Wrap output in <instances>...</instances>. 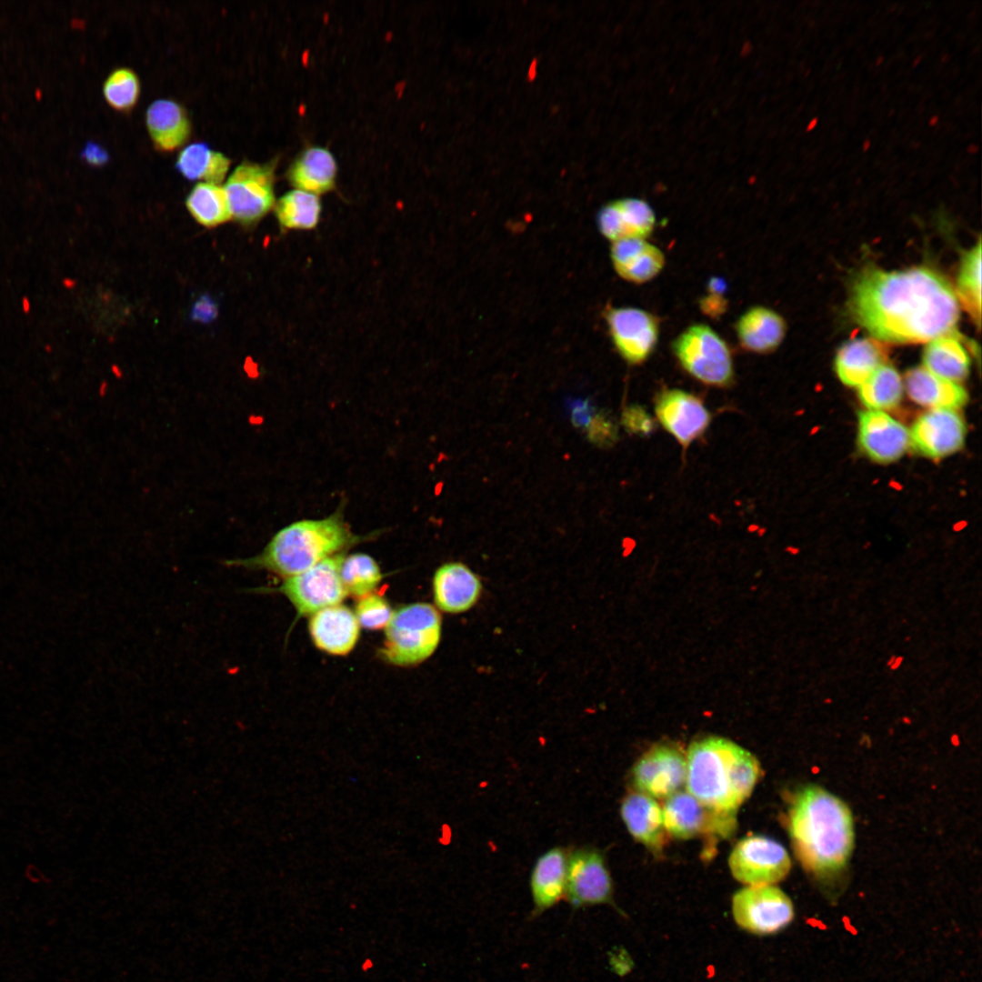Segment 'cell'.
I'll return each mask as SVG.
<instances>
[{
	"label": "cell",
	"instance_id": "6",
	"mask_svg": "<svg viewBox=\"0 0 982 982\" xmlns=\"http://www.w3.org/2000/svg\"><path fill=\"white\" fill-rule=\"evenodd\" d=\"M677 362L692 377L708 386H727L734 378L730 348L713 328L694 324L672 342Z\"/></svg>",
	"mask_w": 982,
	"mask_h": 982
},
{
	"label": "cell",
	"instance_id": "15",
	"mask_svg": "<svg viewBox=\"0 0 982 982\" xmlns=\"http://www.w3.org/2000/svg\"><path fill=\"white\" fill-rule=\"evenodd\" d=\"M910 435V445L929 458H942L959 450L966 436V426L954 409H928L917 417Z\"/></svg>",
	"mask_w": 982,
	"mask_h": 982
},
{
	"label": "cell",
	"instance_id": "19",
	"mask_svg": "<svg viewBox=\"0 0 982 982\" xmlns=\"http://www.w3.org/2000/svg\"><path fill=\"white\" fill-rule=\"evenodd\" d=\"M656 215L650 205L636 197H625L602 206L597 214L600 233L612 242L646 239L654 231Z\"/></svg>",
	"mask_w": 982,
	"mask_h": 982
},
{
	"label": "cell",
	"instance_id": "24",
	"mask_svg": "<svg viewBox=\"0 0 982 982\" xmlns=\"http://www.w3.org/2000/svg\"><path fill=\"white\" fill-rule=\"evenodd\" d=\"M146 128L155 149L172 152L184 145L192 134V122L183 105L175 100L153 101L145 113Z\"/></svg>",
	"mask_w": 982,
	"mask_h": 982
},
{
	"label": "cell",
	"instance_id": "45",
	"mask_svg": "<svg viewBox=\"0 0 982 982\" xmlns=\"http://www.w3.org/2000/svg\"><path fill=\"white\" fill-rule=\"evenodd\" d=\"M22 309H23L24 313H25V314L29 313V311L31 309L30 301L28 299V297H26V296H24L22 298Z\"/></svg>",
	"mask_w": 982,
	"mask_h": 982
},
{
	"label": "cell",
	"instance_id": "3",
	"mask_svg": "<svg viewBox=\"0 0 982 982\" xmlns=\"http://www.w3.org/2000/svg\"><path fill=\"white\" fill-rule=\"evenodd\" d=\"M686 758V792L717 810L736 813L751 795L761 773L753 754L719 736L695 741Z\"/></svg>",
	"mask_w": 982,
	"mask_h": 982
},
{
	"label": "cell",
	"instance_id": "23",
	"mask_svg": "<svg viewBox=\"0 0 982 982\" xmlns=\"http://www.w3.org/2000/svg\"><path fill=\"white\" fill-rule=\"evenodd\" d=\"M610 256L617 275L627 282L644 284L660 274L664 253L646 239L626 238L612 243Z\"/></svg>",
	"mask_w": 982,
	"mask_h": 982
},
{
	"label": "cell",
	"instance_id": "4",
	"mask_svg": "<svg viewBox=\"0 0 982 982\" xmlns=\"http://www.w3.org/2000/svg\"><path fill=\"white\" fill-rule=\"evenodd\" d=\"M366 539L351 530L343 508L320 519H303L287 525L270 539L257 555L225 561L227 566L266 570L289 577L322 560L343 553Z\"/></svg>",
	"mask_w": 982,
	"mask_h": 982
},
{
	"label": "cell",
	"instance_id": "14",
	"mask_svg": "<svg viewBox=\"0 0 982 982\" xmlns=\"http://www.w3.org/2000/svg\"><path fill=\"white\" fill-rule=\"evenodd\" d=\"M686 758L676 747L658 744L635 763L632 780L635 787L652 797L667 798L686 782Z\"/></svg>",
	"mask_w": 982,
	"mask_h": 982
},
{
	"label": "cell",
	"instance_id": "13",
	"mask_svg": "<svg viewBox=\"0 0 982 982\" xmlns=\"http://www.w3.org/2000/svg\"><path fill=\"white\" fill-rule=\"evenodd\" d=\"M605 320L613 345L629 364L644 363L654 352L660 334L659 319L637 307H609Z\"/></svg>",
	"mask_w": 982,
	"mask_h": 982
},
{
	"label": "cell",
	"instance_id": "12",
	"mask_svg": "<svg viewBox=\"0 0 982 982\" xmlns=\"http://www.w3.org/2000/svg\"><path fill=\"white\" fill-rule=\"evenodd\" d=\"M614 886L604 853L591 846L568 850L565 898L575 909L613 904Z\"/></svg>",
	"mask_w": 982,
	"mask_h": 982
},
{
	"label": "cell",
	"instance_id": "35",
	"mask_svg": "<svg viewBox=\"0 0 982 982\" xmlns=\"http://www.w3.org/2000/svg\"><path fill=\"white\" fill-rule=\"evenodd\" d=\"M340 577L347 595L360 598L373 593L383 574L372 556L356 553L344 557Z\"/></svg>",
	"mask_w": 982,
	"mask_h": 982
},
{
	"label": "cell",
	"instance_id": "10",
	"mask_svg": "<svg viewBox=\"0 0 982 982\" xmlns=\"http://www.w3.org/2000/svg\"><path fill=\"white\" fill-rule=\"evenodd\" d=\"M728 866L733 877L740 883L767 886L787 877L791 860L780 843L767 837L753 835L736 843L729 855Z\"/></svg>",
	"mask_w": 982,
	"mask_h": 982
},
{
	"label": "cell",
	"instance_id": "41",
	"mask_svg": "<svg viewBox=\"0 0 982 982\" xmlns=\"http://www.w3.org/2000/svg\"><path fill=\"white\" fill-rule=\"evenodd\" d=\"M723 286L710 285L712 293L704 297L700 302V306L705 314L716 316L724 313L726 308V301L721 296V288Z\"/></svg>",
	"mask_w": 982,
	"mask_h": 982
},
{
	"label": "cell",
	"instance_id": "34",
	"mask_svg": "<svg viewBox=\"0 0 982 982\" xmlns=\"http://www.w3.org/2000/svg\"><path fill=\"white\" fill-rule=\"evenodd\" d=\"M981 241H977L962 257L956 296L973 320L980 326L981 319Z\"/></svg>",
	"mask_w": 982,
	"mask_h": 982
},
{
	"label": "cell",
	"instance_id": "44",
	"mask_svg": "<svg viewBox=\"0 0 982 982\" xmlns=\"http://www.w3.org/2000/svg\"><path fill=\"white\" fill-rule=\"evenodd\" d=\"M904 661V656H897L893 664L889 666L891 670L898 669Z\"/></svg>",
	"mask_w": 982,
	"mask_h": 982
},
{
	"label": "cell",
	"instance_id": "42",
	"mask_svg": "<svg viewBox=\"0 0 982 982\" xmlns=\"http://www.w3.org/2000/svg\"><path fill=\"white\" fill-rule=\"evenodd\" d=\"M82 159L94 166H102L109 161V154L101 145L88 141L80 153Z\"/></svg>",
	"mask_w": 982,
	"mask_h": 982
},
{
	"label": "cell",
	"instance_id": "46",
	"mask_svg": "<svg viewBox=\"0 0 982 982\" xmlns=\"http://www.w3.org/2000/svg\"><path fill=\"white\" fill-rule=\"evenodd\" d=\"M896 656H895V655H892V656H890V657H889V658L887 659V666H891V665L893 664V662L895 661V658H896Z\"/></svg>",
	"mask_w": 982,
	"mask_h": 982
},
{
	"label": "cell",
	"instance_id": "37",
	"mask_svg": "<svg viewBox=\"0 0 982 982\" xmlns=\"http://www.w3.org/2000/svg\"><path fill=\"white\" fill-rule=\"evenodd\" d=\"M355 615L359 626L367 629H379L387 626L393 610L385 597L370 593L358 598Z\"/></svg>",
	"mask_w": 982,
	"mask_h": 982
},
{
	"label": "cell",
	"instance_id": "33",
	"mask_svg": "<svg viewBox=\"0 0 982 982\" xmlns=\"http://www.w3.org/2000/svg\"><path fill=\"white\" fill-rule=\"evenodd\" d=\"M185 205L195 221L206 227L224 224L232 216L225 188L218 184H195L185 199Z\"/></svg>",
	"mask_w": 982,
	"mask_h": 982
},
{
	"label": "cell",
	"instance_id": "32",
	"mask_svg": "<svg viewBox=\"0 0 982 982\" xmlns=\"http://www.w3.org/2000/svg\"><path fill=\"white\" fill-rule=\"evenodd\" d=\"M857 389L859 399L867 409L886 412L899 404L904 383L897 370L884 363Z\"/></svg>",
	"mask_w": 982,
	"mask_h": 982
},
{
	"label": "cell",
	"instance_id": "9",
	"mask_svg": "<svg viewBox=\"0 0 982 982\" xmlns=\"http://www.w3.org/2000/svg\"><path fill=\"white\" fill-rule=\"evenodd\" d=\"M736 925L755 935H770L785 928L794 918L791 899L774 885L747 886L732 897Z\"/></svg>",
	"mask_w": 982,
	"mask_h": 982
},
{
	"label": "cell",
	"instance_id": "8",
	"mask_svg": "<svg viewBox=\"0 0 982 982\" xmlns=\"http://www.w3.org/2000/svg\"><path fill=\"white\" fill-rule=\"evenodd\" d=\"M344 554H336L311 568L289 577L275 588L286 596L299 616H312L328 606L339 605L347 596L340 577Z\"/></svg>",
	"mask_w": 982,
	"mask_h": 982
},
{
	"label": "cell",
	"instance_id": "31",
	"mask_svg": "<svg viewBox=\"0 0 982 982\" xmlns=\"http://www.w3.org/2000/svg\"><path fill=\"white\" fill-rule=\"evenodd\" d=\"M274 211L282 232L312 230L319 223L322 203L319 195L294 188L276 201Z\"/></svg>",
	"mask_w": 982,
	"mask_h": 982
},
{
	"label": "cell",
	"instance_id": "7",
	"mask_svg": "<svg viewBox=\"0 0 982 982\" xmlns=\"http://www.w3.org/2000/svg\"><path fill=\"white\" fill-rule=\"evenodd\" d=\"M279 156L265 163L244 160L224 186L233 218L244 225L258 223L276 203V169Z\"/></svg>",
	"mask_w": 982,
	"mask_h": 982
},
{
	"label": "cell",
	"instance_id": "26",
	"mask_svg": "<svg viewBox=\"0 0 982 982\" xmlns=\"http://www.w3.org/2000/svg\"><path fill=\"white\" fill-rule=\"evenodd\" d=\"M787 330L784 318L775 310L755 306L736 320L735 331L739 345L756 354H767L782 343Z\"/></svg>",
	"mask_w": 982,
	"mask_h": 982
},
{
	"label": "cell",
	"instance_id": "30",
	"mask_svg": "<svg viewBox=\"0 0 982 982\" xmlns=\"http://www.w3.org/2000/svg\"><path fill=\"white\" fill-rule=\"evenodd\" d=\"M923 366L934 375L959 383L969 372L970 358L960 342V336H947L927 343L923 354Z\"/></svg>",
	"mask_w": 982,
	"mask_h": 982
},
{
	"label": "cell",
	"instance_id": "25",
	"mask_svg": "<svg viewBox=\"0 0 982 982\" xmlns=\"http://www.w3.org/2000/svg\"><path fill=\"white\" fill-rule=\"evenodd\" d=\"M620 816L634 839L652 851L662 849L666 830L663 810L654 797L639 791L629 793L621 802Z\"/></svg>",
	"mask_w": 982,
	"mask_h": 982
},
{
	"label": "cell",
	"instance_id": "5",
	"mask_svg": "<svg viewBox=\"0 0 982 982\" xmlns=\"http://www.w3.org/2000/svg\"><path fill=\"white\" fill-rule=\"evenodd\" d=\"M442 634L439 610L428 603L403 606L386 626L381 656L399 666L420 664L436 650Z\"/></svg>",
	"mask_w": 982,
	"mask_h": 982
},
{
	"label": "cell",
	"instance_id": "22",
	"mask_svg": "<svg viewBox=\"0 0 982 982\" xmlns=\"http://www.w3.org/2000/svg\"><path fill=\"white\" fill-rule=\"evenodd\" d=\"M337 171V162L329 149L309 145L294 158L286 178L295 189L319 195L336 189Z\"/></svg>",
	"mask_w": 982,
	"mask_h": 982
},
{
	"label": "cell",
	"instance_id": "47",
	"mask_svg": "<svg viewBox=\"0 0 982 982\" xmlns=\"http://www.w3.org/2000/svg\"><path fill=\"white\" fill-rule=\"evenodd\" d=\"M817 118L813 119L812 122L810 123V125L807 127V129L811 130L812 128H814L817 125Z\"/></svg>",
	"mask_w": 982,
	"mask_h": 982
},
{
	"label": "cell",
	"instance_id": "17",
	"mask_svg": "<svg viewBox=\"0 0 982 982\" xmlns=\"http://www.w3.org/2000/svg\"><path fill=\"white\" fill-rule=\"evenodd\" d=\"M858 442L873 460L890 463L907 450L910 435L903 424L887 412L867 409L858 417Z\"/></svg>",
	"mask_w": 982,
	"mask_h": 982
},
{
	"label": "cell",
	"instance_id": "16",
	"mask_svg": "<svg viewBox=\"0 0 982 982\" xmlns=\"http://www.w3.org/2000/svg\"><path fill=\"white\" fill-rule=\"evenodd\" d=\"M655 409L664 428L685 447L703 435L710 423V414L701 399L680 389L661 392Z\"/></svg>",
	"mask_w": 982,
	"mask_h": 982
},
{
	"label": "cell",
	"instance_id": "2",
	"mask_svg": "<svg viewBox=\"0 0 982 982\" xmlns=\"http://www.w3.org/2000/svg\"><path fill=\"white\" fill-rule=\"evenodd\" d=\"M787 827L802 866L817 877L841 871L851 856L855 832L851 811L838 797L811 785L795 796Z\"/></svg>",
	"mask_w": 982,
	"mask_h": 982
},
{
	"label": "cell",
	"instance_id": "40",
	"mask_svg": "<svg viewBox=\"0 0 982 982\" xmlns=\"http://www.w3.org/2000/svg\"><path fill=\"white\" fill-rule=\"evenodd\" d=\"M217 314L218 308L215 300L208 295H202L193 304L190 317L194 321L207 324L215 319Z\"/></svg>",
	"mask_w": 982,
	"mask_h": 982
},
{
	"label": "cell",
	"instance_id": "43",
	"mask_svg": "<svg viewBox=\"0 0 982 982\" xmlns=\"http://www.w3.org/2000/svg\"><path fill=\"white\" fill-rule=\"evenodd\" d=\"M593 416L594 409L588 400H580L574 403L571 421L576 427L586 428Z\"/></svg>",
	"mask_w": 982,
	"mask_h": 982
},
{
	"label": "cell",
	"instance_id": "29",
	"mask_svg": "<svg viewBox=\"0 0 982 982\" xmlns=\"http://www.w3.org/2000/svg\"><path fill=\"white\" fill-rule=\"evenodd\" d=\"M231 159L205 142H194L180 150L176 170L188 180L220 184L226 176Z\"/></svg>",
	"mask_w": 982,
	"mask_h": 982
},
{
	"label": "cell",
	"instance_id": "36",
	"mask_svg": "<svg viewBox=\"0 0 982 982\" xmlns=\"http://www.w3.org/2000/svg\"><path fill=\"white\" fill-rule=\"evenodd\" d=\"M103 94L112 108L120 112H128L134 108L139 99V77L129 67L115 68L103 84Z\"/></svg>",
	"mask_w": 982,
	"mask_h": 982
},
{
	"label": "cell",
	"instance_id": "21",
	"mask_svg": "<svg viewBox=\"0 0 982 982\" xmlns=\"http://www.w3.org/2000/svg\"><path fill=\"white\" fill-rule=\"evenodd\" d=\"M309 632L315 645L331 655L343 656L356 646L359 624L356 615L346 606L336 605L312 615Z\"/></svg>",
	"mask_w": 982,
	"mask_h": 982
},
{
	"label": "cell",
	"instance_id": "48",
	"mask_svg": "<svg viewBox=\"0 0 982 982\" xmlns=\"http://www.w3.org/2000/svg\"><path fill=\"white\" fill-rule=\"evenodd\" d=\"M831 701H832V700H831L830 698H827V699L825 700V702H827V703H828V702H829V703H831Z\"/></svg>",
	"mask_w": 982,
	"mask_h": 982
},
{
	"label": "cell",
	"instance_id": "39",
	"mask_svg": "<svg viewBox=\"0 0 982 982\" xmlns=\"http://www.w3.org/2000/svg\"><path fill=\"white\" fill-rule=\"evenodd\" d=\"M622 421L627 430L634 433L648 434L653 428V421L640 407L631 406L625 410Z\"/></svg>",
	"mask_w": 982,
	"mask_h": 982
},
{
	"label": "cell",
	"instance_id": "20",
	"mask_svg": "<svg viewBox=\"0 0 982 982\" xmlns=\"http://www.w3.org/2000/svg\"><path fill=\"white\" fill-rule=\"evenodd\" d=\"M568 849L553 847L536 860L530 875L534 915L538 916L565 898Z\"/></svg>",
	"mask_w": 982,
	"mask_h": 982
},
{
	"label": "cell",
	"instance_id": "1",
	"mask_svg": "<svg viewBox=\"0 0 982 982\" xmlns=\"http://www.w3.org/2000/svg\"><path fill=\"white\" fill-rule=\"evenodd\" d=\"M848 308L861 327L883 342L917 344L960 336L955 290L927 267L864 269L852 285Z\"/></svg>",
	"mask_w": 982,
	"mask_h": 982
},
{
	"label": "cell",
	"instance_id": "18",
	"mask_svg": "<svg viewBox=\"0 0 982 982\" xmlns=\"http://www.w3.org/2000/svg\"><path fill=\"white\" fill-rule=\"evenodd\" d=\"M432 587L436 607L447 614L470 610L479 601L483 591L479 576L461 562L440 566L433 576Z\"/></svg>",
	"mask_w": 982,
	"mask_h": 982
},
{
	"label": "cell",
	"instance_id": "11",
	"mask_svg": "<svg viewBox=\"0 0 982 982\" xmlns=\"http://www.w3.org/2000/svg\"><path fill=\"white\" fill-rule=\"evenodd\" d=\"M662 810L666 832L679 839L700 836L728 837L736 826V812L712 808L685 791L668 797Z\"/></svg>",
	"mask_w": 982,
	"mask_h": 982
},
{
	"label": "cell",
	"instance_id": "27",
	"mask_svg": "<svg viewBox=\"0 0 982 982\" xmlns=\"http://www.w3.org/2000/svg\"><path fill=\"white\" fill-rule=\"evenodd\" d=\"M903 383L909 398L928 409L956 410L967 399V391L959 383L943 379L924 366L907 371Z\"/></svg>",
	"mask_w": 982,
	"mask_h": 982
},
{
	"label": "cell",
	"instance_id": "38",
	"mask_svg": "<svg viewBox=\"0 0 982 982\" xmlns=\"http://www.w3.org/2000/svg\"><path fill=\"white\" fill-rule=\"evenodd\" d=\"M588 440L602 447L610 446L617 438V430L613 421L604 414H596L586 426Z\"/></svg>",
	"mask_w": 982,
	"mask_h": 982
},
{
	"label": "cell",
	"instance_id": "28",
	"mask_svg": "<svg viewBox=\"0 0 982 982\" xmlns=\"http://www.w3.org/2000/svg\"><path fill=\"white\" fill-rule=\"evenodd\" d=\"M885 355L873 339L857 338L844 344L837 353L835 366L840 381L858 387L884 364Z\"/></svg>",
	"mask_w": 982,
	"mask_h": 982
}]
</instances>
